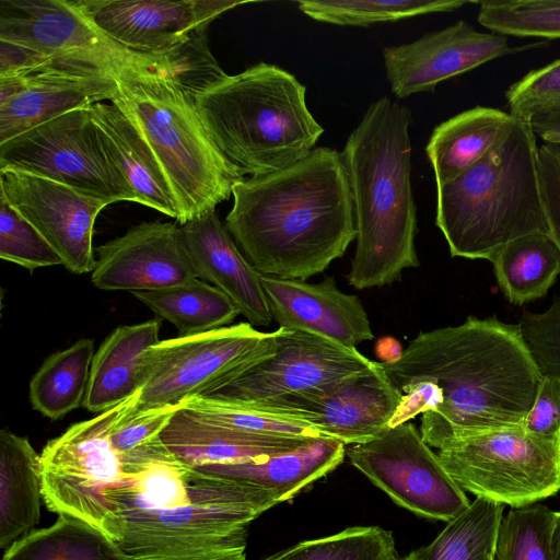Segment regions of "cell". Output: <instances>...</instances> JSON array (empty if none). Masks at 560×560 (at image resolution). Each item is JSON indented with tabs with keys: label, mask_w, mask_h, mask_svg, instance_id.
Listing matches in <instances>:
<instances>
[{
	"label": "cell",
	"mask_w": 560,
	"mask_h": 560,
	"mask_svg": "<svg viewBox=\"0 0 560 560\" xmlns=\"http://www.w3.org/2000/svg\"><path fill=\"white\" fill-rule=\"evenodd\" d=\"M522 427L534 434H560V380L542 375L533 405L523 419Z\"/></svg>",
	"instance_id": "44"
},
{
	"label": "cell",
	"mask_w": 560,
	"mask_h": 560,
	"mask_svg": "<svg viewBox=\"0 0 560 560\" xmlns=\"http://www.w3.org/2000/svg\"><path fill=\"white\" fill-rule=\"evenodd\" d=\"M401 396L381 362L330 385L253 404L311 423L345 445L372 440L390 428Z\"/></svg>",
	"instance_id": "15"
},
{
	"label": "cell",
	"mask_w": 560,
	"mask_h": 560,
	"mask_svg": "<svg viewBox=\"0 0 560 560\" xmlns=\"http://www.w3.org/2000/svg\"><path fill=\"white\" fill-rule=\"evenodd\" d=\"M260 282L279 327L312 332L348 348L374 338L359 296L339 290L332 277L308 283L260 275Z\"/></svg>",
	"instance_id": "21"
},
{
	"label": "cell",
	"mask_w": 560,
	"mask_h": 560,
	"mask_svg": "<svg viewBox=\"0 0 560 560\" xmlns=\"http://www.w3.org/2000/svg\"><path fill=\"white\" fill-rule=\"evenodd\" d=\"M490 261L499 288L517 305L546 295L560 275V252L551 236L544 233L508 243Z\"/></svg>",
	"instance_id": "29"
},
{
	"label": "cell",
	"mask_w": 560,
	"mask_h": 560,
	"mask_svg": "<svg viewBox=\"0 0 560 560\" xmlns=\"http://www.w3.org/2000/svg\"><path fill=\"white\" fill-rule=\"evenodd\" d=\"M514 120L510 113L476 106L439 124L425 147L436 186L451 182L485 158Z\"/></svg>",
	"instance_id": "27"
},
{
	"label": "cell",
	"mask_w": 560,
	"mask_h": 560,
	"mask_svg": "<svg viewBox=\"0 0 560 560\" xmlns=\"http://www.w3.org/2000/svg\"><path fill=\"white\" fill-rule=\"evenodd\" d=\"M120 548L136 560H221L244 552L248 526L281 503L262 488L172 458L106 491Z\"/></svg>",
	"instance_id": "3"
},
{
	"label": "cell",
	"mask_w": 560,
	"mask_h": 560,
	"mask_svg": "<svg viewBox=\"0 0 560 560\" xmlns=\"http://www.w3.org/2000/svg\"><path fill=\"white\" fill-rule=\"evenodd\" d=\"M160 327L156 318L121 325L102 342L93 359L84 408L101 413L143 388L145 355L161 341Z\"/></svg>",
	"instance_id": "24"
},
{
	"label": "cell",
	"mask_w": 560,
	"mask_h": 560,
	"mask_svg": "<svg viewBox=\"0 0 560 560\" xmlns=\"http://www.w3.org/2000/svg\"><path fill=\"white\" fill-rule=\"evenodd\" d=\"M140 394L141 390L90 420L72 424L48 441L40 453L46 508L94 526L117 544L119 528L106 491L129 478L110 436L138 409Z\"/></svg>",
	"instance_id": "9"
},
{
	"label": "cell",
	"mask_w": 560,
	"mask_h": 560,
	"mask_svg": "<svg viewBox=\"0 0 560 560\" xmlns=\"http://www.w3.org/2000/svg\"><path fill=\"white\" fill-rule=\"evenodd\" d=\"M478 4V22L492 33L560 38V0H488Z\"/></svg>",
	"instance_id": "39"
},
{
	"label": "cell",
	"mask_w": 560,
	"mask_h": 560,
	"mask_svg": "<svg viewBox=\"0 0 560 560\" xmlns=\"http://www.w3.org/2000/svg\"><path fill=\"white\" fill-rule=\"evenodd\" d=\"M94 355L92 339H81L49 355L30 382L33 408L57 420L83 406Z\"/></svg>",
	"instance_id": "32"
},
{
	"label": "cell",
	"mask_w": 560,
	"mask_h": 560,
	"mask_svg": "<svg viewBox=\"0 0 560 560\" xmlns=\"http://www.w3.org/2000/svg\"><path fill=\"white\" fill-rule=\"evenodd\" d=\"M381 364L401 396L390 428L421 415L420 434L436 450L522 425L542 378L520 325L495 317L420 331Z\"/></svg>",
	"instance_id": "1"
},
{
	"label": "cell",
	"mask_w": 560,
	"mask_h": 560,
	"mask_svg": "<svg viewBox=\"0 0 560 560\" xmlns=\"http://www.w3.org/2000/svg\"><path fill=\"white\" fill-rule=\"evenodd\" d=\"M518 50L508 36L479 32L460 20L415 42L385 47L383 58L392 92L404 98Z\"/></svg>",
	"instance_id": "19"
},
{
	"label": "cell",
	"mask_w": 560,
	"mask_h": 560,
	"mask_svg": "<svg viewBox=\"0 0 560 560\" xmlns=\"http://www.w3.org/2000/svg\"><path fill=\"white\" fill-rule=\"evenodd\" d=\"M0 258L30 271L62 265L57 252L0 194Z\"/></svg>",
	"instance_id": "40"
},
{
	"label": "cell",
	"mask_w": 560,
	"mask_h": 560,
	"mask_svg": "<svg viewBox=\"0 0 560 560\" xmlns=\"http://www.w3.org/2000/svg\"><path fill=\"white\" fill-rule=\"evenodd\" d=\"M110 103L140 131L175 197L180 225L232 195L244 173L217 148L196 109L190 81L172 71L124 69L114 73Z\"/></svg>",
	"instance_id": "7"
},
{
	"label": "cell",
	"mask_w": 560,
	"mask_h": 560,
	"mask_svg": "<svg viewBox=\"0 0 560 560\" xmlns=\"http://www.w3.org/2000/svg\"><path fill=\"white\" fill-rule=\"evenodd\" d=\"M183 406L212 423L257 434H281L310 439L328 438L311 423L266 411L253 404L194 397Z\"/></svg>",
	"instance_id": "37"
},
{
	"label": "cell",
	"mask_w": 560,
	"mask_h": 560,
	"mask_svg": "<svg viewBox=\"0 0 560 560\" xmlns=\"http://www.w3.org/2000/svg\"><path fill=\"white\" fill-rule=\"evenodd\" d=\"M75 9L98 31L128 49L170 55L207 34L210 23L244 1L75 0Z\"/></svg>",
	"instance_id": "17"
},
{
	"label": "cell",
	"mask_w": 560,
	"mask_h": 560,
	"mask_svg": "<svg viewBox=\"0 0 560 560\" xmlns=\"http://www.w3.org/2000/svg\"><path fill=\"white\" fill-rule=\"evenodd\" d=\"M161 440L177 460L198 468L275 456L314 439L238 431L207 421L182 406L163 429Z\"/></svg>",
	"instance_id": "23"
},
{
	"label": "cell",
	"mask_w": 560,
	"mask_h": 560,
	"mask_svg": "<svg viewBox=\"0 0 560 560\" xmlns=\"http://www.w3.org/2000/svg\"><path fill=\"white\" fill-rule=\"evenodd\" d=\"M438 456L476 498L520 508L560 491V434L537 435L518 425L452 442Z\"/></svg>",
	"instance_id": "10"
},
{
	"label": "cell",
	"mask_w": 560,
	"mask_h": 560,
	"mask_svg": "<svg viewBox=\"0 0 560 560\" xmlns=\"http://www.w3.org/2000/svg\"><path fill=\"white\" fill-rule=\"evenodd\" d=\"M345 455L346 445L342 442L331 438H318L296 450L275 456L242 463L206 465L195 469L262 488L285 502L337 468Z\"/></svg>",
	"instance_id": "25"
},
{
	"label": "cell",
	"mask_w": 560,
	"mask_h": 560,
	"mask_svg": "<svg viewBox=\"0 0 560 560\" xmlns=\"http://www.w3.org/2000/svg\"><path fill=\"white\" fill-rule=\"evenodd\" d=\"M346 455L396 504L419 516L447 523L470 504L410 421L351 445Z\"/></svg>",
	"instance_id": "13"
},
{
	"label": "cell",
	"mask_w": 560,
	"mask_h": 560,
	"mask_svg": "<svg viewBox=\"0 0 560 560\" xmlns=\"http://www.w3.org/2000/svg\"><path fill=\"white\" fill-rule=\"evenodd\" d=\"M0 40L48 57L119 71H172L196 85L218 78L222 69L211 55L207 34L170 55L126 48L92 25L70 0H1Z\"/></svg>",
	"instance_id": "8"
},
{
	"label": "cell",
	"mask_w": 560,
	"mask_h": 560,
	"mask_svg": "<svg viewBox=\"0 0 560 560\" xmlns=\"http://www.w3.org/2000/svg\"><path fill=\"white\" fill-rule=\"evenodd\" d=\"M518 325L541 374L560 380V298L542 313H523Z\"/></svg>",
	"instance_id": "42"
},
{
	"label": "cell",
	"mask_w": 560,
	"mask_h": 560,
	"mask_svg": "<svg viewBox=\"0 0 560 560\" xmlns=\"http://www.w3.org/2000/svg\"><path fill=\"white\" fill-rule=\"evenodd\" d=\"M221 560H246V553H245V551L244 552H240V553L226 557V558L221 559Z\"/></svg>",
	"instance_id": "50"
},
{
	"label": "cell",
	"mask_w": 560,
	"mask_h": 560,
	"mask_svg": "<svg viewBox=\"0 0 560 560\" xmlns=\"http://www.w3.org/2000/svg\"><path fill=\"white\" fill-rule=\"evenodd\" d=\"M306 88L266 62L192 94L209 137L243 173L266 175L306 156L324 128L306 104Z\"/></svg>",
	"instance_id": "6"
},
{
	"label": "cell",
	"mask_w": 560,
	"mask_h": 560,
	"mask_svg": "<svg viewBox=\"0 0 560 560\" xmlns=\"http://www.w3.org/2000/svg\"><path fill=\"white\" fill-rule=\"evenodd\" d=\"M505 96L510 114L521 119L560 109V58L528 72L509 88Z\"/></svg>",
	"instance_id": "41"
},
{
	"label": "cell",
	"mask_w": 560,
	"mask_h": 560,
	"mask_svg": "<svg viewBox=\"0 0 560 560\" xmlns=\"http://www.w3.org/2000/svg\"><path fill=\"white\" fill-rule=\"evenodd\" d=\"M410 121L406 106L383 96L368 107L341 152L357 229L347 280L357 290L392 284L420 265Z\"/></svg>",
	"instance_id": "4"
},
{
	"label": "cell",
	"mask_w": 560,
	"mask_h": 560,
	"mask_svg": "<svg viewBox=\"0 0 560 560\" xmlns=\"http://www.w3.org/2000/svg\"><path fill=\"white\" fill-rule=\"evenodd\" d=\"M375 361L322 336L279 327L273 353L240 369L205 396L260 402L320 388L372 369Z\"/></svg>",
	"instance_id": "14"
},
{
	"label": "cell",
	"mask_w": 560,
	"mask_h": 560,
	"mask_svg": "<svg viewBox=\"0 0 560 560\" xmlns=\"http://www.w3.org/2000/svg\"><path fill=\"white\" fill-rule=\"evenodd\" d=\"M538 148L530 121L515 117L509 132L485 158L436 186L435 224L451 256L491 260L518 237L550 235Z\"/></svg>",
	"instance_id": "5"
},
{
	"label": "cell",
	"mask_w": 560,
	"mask_h": 560,
	"mask_svg": "<svg viewBox=\"0 0 560 560\" xmlns=\"http://www.w3.org/2000/svg\"><path fill=\"white\" fill-rule=\"evenodd\" d=\"M402 351L400 343L392 337L380 339L376 345V353L383 363H390L398 360Z\"/></svg>",
	"instance_id": "47"
},
{
	"label": "cell",
	"mask_w": 560,
	"mask_h": 560,
	"mask_svg": "<svg viewBox=\"0 0 560 560\" xmlns=\"http://www.w3.org/2000/svg\"><path fill=\"white\" fill-rule=\"evenodd\" d=\"M116 71L54 59L31 72L0 77V143L69 112L112 101Z\"/></svg>",
	"instance_id": "16"
},
{
	"label": "cell",
	"mask_w": 560,
	"mask_h": 560,
	"mask_svg": "<svg viewBox=\"0 0 560 560\" xmlns=\"http://www.w3.org/2000/svg\"><path fill=\"white\" fill-rule=\"evenodd\" d=\"M555 517L544 504L511 508L499 527L494 560H553Z\"/></svg>",
	"instance_id": "38"
},
{
	"label": "cell",
	"mask_w": 560,
	"mask_h": 560,
	"mask_svg": "<svg viewBox=\"0 0 560 560\" xmlns=\"http://www.w3.org/2000/svg\"><path fill=\"white\" fill-rule=\"evenodd\" d=\"M90 113L105 148L121 170L137 202L178 222L179 212L173 191L154 153L136 126L110 102L90 106Z\"/></svg>",
	"instance_id": "26"
},
{
	"label": "cell",
	"mask_w": 560,
	"mask_h": 560,
	"mask_svg": "<svg viewBox=\"0 0 560 560\" xmlns=\"http://www.w3.org/2000/svg\"><path fill=\"white\" fill-rule=\"evenodd\" d=\"M182 406L183 402L136 410L114 430L110 442L129 479L152 463L174 458L161 433Z\"/></svg>",
	"instance_id": "36"
},
{
	"label": "cell",
	"mask_w": 560,
	"mask_h": 560,
	"mask_svg": "<svg viewBox=\"0 0 560 560\" xmlns=\"http://www.w3.org/2000/svg\"><path fill=\"white\" fill-rule=\"evenodd\" d=\"M225 228L262 276L306 280L357 237L341 152L319 147L294 164L243 177L232 188Z\"/></svg>",
	"instance_id": "2"
},
{
	"label": "cell",
	"mask_w": 560,
	"mask_h": 560,
	"mask_svg": "<svg viewBox=\"0 0 560 560\" xmlns=\"http://www.w3.org/2000/svg\"><path fill=\"white\" fill-rule=\"evenodd\" d=\"M40 454L30 441L9 430L0 432V547L7 549L39 522Z\"/></svg>",
	"instance_id": "28"
},
{
	"label": "cell",
	"mask_w": 560,
	"mask_h": 560,
	"mask_svg": "<svg viewBox=\"0 0 560 560\" xmlns=\"http://www.w3.org/2000/svg\"><path fill=\"white\" fill-rule=\"evenodd\" d=\"M0 194L50 244L62 266L77 275L93 272L95 220L110 202L36 175L0 171Z\"/></svg>",
	"instance_id": "18"
},
{
	"label": "cell",
	"mask_w": 560,
	"mask_h": 560,
	"mask_svg": "<svg viewBox=\"0 0 560 560\" xmlns=\"http://www.w3.org/2000/svg\"><path fill=\"white\" fill-rule=\"evenodd\" d=\"M277 337L278 329L264 332L238 323L160 341L145 355L147 380L137 410L207 395L241 368L273 353Z\"/></svg>",
	"instance_id": "12"
},
{
	"label": "cell",
	"mask_w": 560,
	"mask_h": 560,
	"mask_svg": "<svg viewBox=\"0 0 560 560\" xmlns=\"http://www.w3.org/2000/svg\"><path fill=\"white\" fill-rule=\"evenodd\" d=\"M93 284L105 291H150L197 278L180 228L142 222L96 248Z\"/></svg>",
	"instance_id": "20"
},
{
	"label": "cell",
	"mask_w": 560,
	"mask_h": 560,
	"mask_svg": "<svg viewBox=\"0 0 560 560\" xmlns=\"http://www.w3.org/2000/svg\"><path fill=\"white\" fill-rule=\"evenodd\" d=\"M132 294L161 318L172 323L179 336L215 330L231 324L237 306L217 287L198 278L176 285L136 291Z\"/></svg>",
	"instance_id": "30"
},
{
	"label": "cell",
	"mask_w": 560,
	"mask_h": 560,
	"mask_svg": "<svg viewBox=\"0 0 560 560\" xmlns=\"http://www.w3.org/2000/svg\"><path fill=\"white\" fill-rule=\"evenodd\" d=\"M538 167L550 236L560 252V148L547 143L540 145Z\"/></svg>",
	"instance_id": "43"
},
{
	"label": "cell",
	"mask_w": 560,
	"mask_h": 560,
	"mask_svg": "<svg viewBox=\"0 0 560 560\" xmlns=\"http://www.w3.org/2000/svg\"><path fill=\"white\" fill-rule=\"evenodd\" d=\"M19 171L108 201L137 198L105 148L90 107L75 109L0 143V171Z\"/></svg>",
	"instance_id": "11"
},
{
	"label": "cell",
	"mask_w": 560,
	"mask_h": 560,
	"mask_svg": "<svg viewBox=\"0 0 560 560\" xmlns=\"http://www.w3.org/2000/svg\"><path fill=\"white\" fill-rule=\"evenodd\" d=\"M392 532L381 526H352L301 541L262 560H398Z\"/></svg>",
	"instance_id": "35"
},
{
	"label": "cell",
	"mask_w": 560,
	"mask_h": 560,
	"mask_svg": "<svg viewBox=\"0 0 560 560\" xmlns=\"http://www.w3.org/2000/svg\"><path fill=\"white\" fill-rule=\"evenodd\" d=\"M2 560H136L94 526L59 515L48 527L33 529L4 551Z\"/></svg>",
	"instance_id": "31"
},
{
	"label": "cell",
	"mask_w": 560,
	"mask_h": 560,
	"mask_svg": "<svg viewBox=\"0 0 560 560\" xmlns=\"http://www.w3.org/2000/svg\"><path fill=\"white\" fill-rule=\"evenodd\" d=\"M469 0H303L300 11L311 19L336 25L370 26L422 14L455 11Z\"/></svg>",
	"instance_id": "34"
},
{
	"label": "cell",
	"mask_w": 560,
	"mask_h": 560,
	"mask_svg": "<svg viewBox=\"0 0 560 560\" xmlns=\"http://www.w3.org/2000/svg\"><path fill=\"white\" fill-rule=\"evenodd\" d=\"M183 241L197 278L226 294L253 326L272 322L260 273L240 250L215 210L180 225Z\"/></svg>",
	"instance_id": "22"
},
{
	"label": "cell",
	"mask_w": 560,
	"mask_h": 560,
	"mask_svg": "<svg viewBox=\"0 0 560 560\" xmlns=\"http://www.w3.org/2000/svg\"><path fill=\"white\" fill-rule=\"evenodd\" d=\"M54 59L28 47L0 40V77L27 73Z\"/></svg>",
	"instance_id": "45"
},
{
	"label": "cell",
	"mask_w": 560,
	"mask_h": 560,
	"mask_svg": "<svg viewBox=\"0 0 560 560\" xmlns=\"http://www.w3.org/2000/svg\"><path fill=\"white\" fill-rule=\"evenodd\" d=\"M552 555L553 560H560V512H556L555 526L552 534Z\"/></svg>",
	"instance_id": "48"
},
{
	"label": "cell",
	"mask_w": 560,
	"mask_h": 560,
	"mask_svg": "<svg viewBox=\"0 0 560 560\" xmlns=\"http://www.w3.org/2000/svg\"><path fill=\"white\" fill-rule=\"evenodd\" d=\"M529 121L536 137L547 144L560 145V109L538 114Z\"/></svg>",
	"instance_id": "46"
},
{
	"label": "cell",
	"mask_w": 560,
	"mask_h": 560,
	"mask_svg": "<svg viewBox=\"0 0 560 560\" xmlns=\"http://www.w3.org/2000/svg\"><path fill=\"white\" fill-rule=\"evenodd\" d=\"M503 504L476 498L431 544L418 549L419 560H494Z\"/></svg>",
	"instance_id": "33"
},
{
	"label": "cell",
	"mask_w": 560,
	"mask_h": 560,
	"mask_svg": "<svg viewBox=\"0 0 560 560\" xmlns=\"http://www.w3.org/2000/svg\"><path fill=\"white\" fill-rule=\"evenodd\" d=\"M398 560H419L418 549L411 551L410 553H408L407 556H405L402 558H399Z\"/></svg>",
	"instance_id": "49"
}]
</instances>
